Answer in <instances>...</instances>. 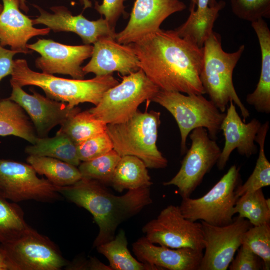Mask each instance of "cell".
<instances>
[{
    "mask_svg": "<svg viewBox=\"0 0 270 270\" xmlns=\"http://www.w3.org/2000/svg\"><path fill=\"white\" fill-rule=\"evenodd\" d=\"M0 270H16L7 253L0 244Z\"/></svg>",
    "mask_w": 270,
    "mask_h": 270,
    "instance_id": "obj_41",
    "label": "cell"
},
{
    "mask_svg": "<svg viewBox=\"0 0 270 270\" xmlns=\"http://www.w3.org/2000/svg\"><path fill=\"white\" fill-rule=\"evenodd\" d=\"M160 90L140 69L123 76L122 82L107 90L88 111L106 124H120L132 117L144 102H151Z\"/></svg>",
    "mask_w": 270,
    "mask_h": 270,
    "instance_id": "obj_7",
    "label": "cell"
},
{
    "mask_svg": "<svg viewBox=\"0 0 270 270\" xmlns=\"http://www.w3.org/2000/svg\"><path fill=\"white\" fill-rule=\"evenodd\" d=\"M18 52L9 50L0 45V82L5 77L12 75L14 68L13 58Z\"/></svg>",
    "mask_w": 270,
    "mask_h": 270,
    "instance_id": "obj_39",
    "label": "cell"
},
{
    "mask_svg": "<svg viewBox=\"0 0 270 270\" xmlns=\"http://www.w3.org/2000/svg\"><path fill=\"white\" fill-rule=\"evenodd\" d=\"M148 78L160 90L204 94L200 80L204 50L174 30L159 29L129 44Z\"/></svg>",
    "mask_w": 270,
    "mask_h": 270,
    "instance_id": "obj_1",
    "label": "cell"
},
{
    "mask_svg": "<svg viewBox=\"0 0 270 270\" xmlns=\"http://www.w3.org/2000/svg\"><path fill=\"white\" fill-rule=\"evenodd\" d=\"M210 0H198L197 6L198 8L196 9L198 10H206L208 6Z\"/></svg>",
    "mask_w": 270,
    "mask_h": 270,
    "instance_id": "obj_42",
    "label": "cell"
},
{
    "mask_svg": "<svg viewBox=\"0 0 270 270\" xmlns=\"http://www.w3.org/2000/svg\"><path fill=\"white\" fill-rule=\"evenodd\" d=\"M204 254L198 270H226L242 246V236L252 226L246 219L237 216L224 226L201 221Z\"/></svg>",
    "mask_w": 270,
    "mask_h": 270,
    "instance_id": "obj_13",
    "label": "cell"
},
{
    "mask_svg": "<svg viewBox=\"0 0 270 270\" xmlns=\"http://www.w3.org/2000/svg\"><path fill=\"white\" fill-rule=\"evenodd\" d=\"M186 8L180 0H136L128 24L116 33L115 40L125 45L134 43L160 29L170 16Z\"/></svg>",
    "mask_w": 270,
    "mask_h": 270,
    "instance_id": "obj_15",
    "label": "cell"
},
{
    "mask_svg": "<svg viewBox=\"0 0 270 270\" xmlns=\"http://www.w3.org/2000/svg\"><path fill=\"white\" fill-rule=\"evenodd\" d=\"M228 268L230 270H264L262 260L255 254L248 246L242 244L238 250Z\"/></svg>",
    "mask_w": 270,
    "mask_h": 270,
    "instance_id": "obj_37",
    "label": "cell"
},
{
    "mask_svg": "<svg viewBox=\"0 0 270 270\" xmlns=\"http://www.w3.org/2000/svg\"><path fill=\"white\" fill-rule=\"evenodd\" d=\"M126 233L121 230L114 238L96 248L108 260L112 270H160L157 267L136 260L128 248Z\"/></svg>",
    "mask_w": 270,
    "mask_h": 270,
    "instance_id": "obj_28",
    "label": "cell"
},
{
    "mask_svg": "<svg viewBox=\"0 0 270 270\" xmlns=\"http://www.w3.org/2000/svg\"><path fill=\"white\" fill-rule=\"evenodd\" d=\"M204 60L200 80L206 94L222 112H225L232 101L240 110L244 122L250 114L241 101L233 83V72L242 55L245 46H241L234 52H224L222 38L213 32L203 46Z\"/></svg>",
    "mask_w": 270,
    "mask_h": 270,
    "instance_id": "obj_4",
    "label": "cell"
},
{
    "mask_svg": "<svg viewBox=\"0 0 270 270\" xmlns=\"http://www.w3.org/2000/svg\"><path fill=\"white\" fill-rule=\"evenodd\" d=\"M27 48L40 54L36 66L43 73L69 75L74 79L84 80L86 75L81 66L91 58L94 46H68L51 40L38 39L34 44H28Z\"/></svg>",
    "mask_w": 270,
    "mask_h": 270,
    "instance_id": "obj_14",
    "label": "cell"
},
{
    "mask_svg": "<svg viewBox=\"0 0 270 270\" xmlns=\"http://www.w3.org/2000/svg\"><path fill=\"white\" fill-rule=\"evenodd\" d=\"M27 162L40 176H44L54 186L62 188L74 184L82 178L77 166L46 156H29Z\"/></svg>",
    "mask_w": 270,
    "mask_h": 270,
    "instance_id": "obj_26",
    "label": "cell"
},
{
    "mask_svg": "<svg viewBox=\"0 0 270 270\" xmlns=\"http://www.w3.org/2000/svg\"><path fill=\"white\" fill-rule=\"evenodd\" d=\"M38 10L40 16L32 20L33 25L44 24L55 32H72L82 38L84 44L95 43L100 38L110 36L115 39L116 30L112 28L105 18L96 21L89 20L82 14L74 16L64 6L50 8L52 14L40 7L34 5Z\"/></svg>",
    "mask_w": 270,
    "mask_h": 270,
    "instance_id": "obj_17",
    "label": "cell"
},
{
    "mask_svg": "<svg viewBox=\"0 0 270 270\" xmlns=\"http://www.w3.org/2000/svg\"><path fill=\"white\" fill-rule=\"evenodd\" d=\"M151 102L165 108L176 120L180 133L182 155L187 151L188 136L196 128H205L210 137L216 140L226 116L203 94L184 95L160 90Z\"/></svg>",
    "mask_w": 270,
    "mask_h": 270,
    "instance_id": "obj_6",
    "label": "cell"
},
{
    "mask_svg": "<svg viewBox=\"0 0 270 270\" xmlns=\"http://www.w3.org/2000/svg\"><path fill=\"white\" fill-rule=\"evenodd\" d=\"M1 246L16 270H60L68 264L54 242L32 228Z\"/></svg>",
    "mask_w": 270,
    "mask_h": 270,
    "instance_id": "obj_12",
    "label": "cell"
},
{
    "mask_svg": "<svg viewBox=\"0 0 270 270\" xmlns=\"http://www.w3.org/2000/svg\"><path fill=\"white\" fill-rule=\"evenodd\" d=\"M128 0H103L100 4L97 2L94 8L108 22L111 27L116 30V23L122 16L126 15L124 3Z\"/></svg>",
    "mask_w": 270,
    "mask_h": 270,
    "instance_id": "obj_38",
    "label": "cell"
},
{
    "mask_svg": "<svg viewBox=\"0 0 270 270\" xmlns=\"http://www.w3.org/2000/svg\"><path fill=\"white\" fill-rule=\"evenodd\" d=\"M148 168L139 158L124 156L115 169L111 184L117 192L150 188L152 184Z\"/></svg>",
    "mask_w": 270,
    "mask_h": 270,
    "instance_id": "obj_25",
    "label": "cell"
},
{
    "mask_svg": "<svg viewBox=\"0 0 270 270\" xmlns=\"http://www.w3.org/2000/svg\"><path fill=\"white\" fill-rule=\"evenodd\" d=\"M106 124L86 110L72 116L58 132L66 134L76 145L106 132Z\"/></svg>",
    "mask_w": 270,
    "mask_h": 270,
    "instance_id": "obj_31",
    "label": "cell"
},
{
    "mask_svg": "<svg viewBox=\"0 0 270 270\" xmlns=\"http://www.w3.org/2000/svg\"><path fill=\"white\" fill-rule=\"evenodd\" d=\"M58 192L93 216L99 228L94 248L112 240L119 225L152 202L150 188L128 190L116 196L100 182L84 178L73 185L60 188Z\"/></svg>",
    "mask_w": 270,
    "mask_h": 270,
    "instance_id": "obj_2",
    "label": "cell"
},
{
    "mask_svg": "<svg viewBox=\"0 0 270 270\" xmlns=\"http://www.w3.org/2000/svg\"><path fill=\"white\" fill-rule=\"evenodd\" d=\"M217 3L216 0H210L209 1V6H213Z\"/></svg>",
    "mask_w": 270,
    "mask_h": 270,
    "instance_id": "obj_45",
    "label": "cell"
},
{
    "mask_svg": "<svg viewBox=\"0 0 270 270\" xmlns=\"http://www.w3.org/2000/svg\"><path fill=\"white\" fill-rule=\"evenodd\" d=\"M92 0H79L80 4L83 6L84 10L92 8Z\"/></svg>",
    "mask_w": 270,
    "mask_h": 270,
    "instance_id": "obj_43",
    "label": "cell"
},
{
    "mask_svg": "<svg viewBox=\"0 0 270 270\" xmlns=\"http://www.w3.org/2000/svg\"><path fill=\"white\" fill-rule=\"evenodd\" d=\"M15 136L32 144L38 136L34 126L24 109L8 98L0 101V136Z\"/></svg>",
    "mask_w": 270,
    "mask_h": 270,
    "instance_id": "obj_24",
    "label": "cell"
},
{
    "mask_svg": "<svg viewBox=\"0 0 270 270\" xmlns=\"http://www.w3.org/2000/svg\"><path fill=\"white\" fill-rule=\"evenodd\" d=\"M121 156L112 150L106 154L80 163L78 168L82 178L96 180L104 186L111 184L115 169Z\"/></svg>",
    "mask_w": 270,
    "mask_h": 270,
    "instance_id": "obj_33",
    "label": "cell"
},
{
    "mask_svg": "<svg viewBox=\"0 0 270 270\" xmlns=\"http://www.w3.org/2000/svg\"><path fill=\"white\" fill-rule=\"evenodd\" d=\"M234 213L248 220L252 226L270 224V199L265 198L262 189L246 193L238 198Z\"/></svg>",
    "mask_w": 270,
    "mask_h": 270,
    "instance_id": "obj_32",
    "label": "cell"
},
{
    "mask_svg": "<svg viewBox=\"0 0 270 270\" xmlns=\"http://www.w3.org/2000/svg\"><path fill=\"white\" fill-rule=\"evenodd\" d=\"M189 136L191 146L186 152L180 170L163 184L176 186L182 198H190L201 184L205 176L217 164L222 152L205 128H196Z\"/></svg>",
    "mask_w": 270,
    "mask_h": 270,
    "instance_id": "obj_9",
    "label": "cell"
},
{
    "mask_svg": "<svg viewBox=\"0 0 270 270\" xmlns=\"http://www.w3.org/2000/svg\"><path fill=\"white\" fill-rule=\"evenodd\" d=\"M142 232L154 244L174 249L204 250L202 224L184 218L178 206L164 209L156 218L144 226Z\"/></svg>",
    "mask_w": 270,
    "mask_h": 270,
    "instance_id": "obj_10",
    "label": "cell"
},
{
    "mask_svg": "<svg viewBox=\"0 0 270 270\" xmlns=\"http://www.w3.org/2000/svg\"><path fill=\"white\" fill-rule=\"evenodd\" d=\"M222 121L220 131L223 132L225 144L217 162L219 170H223L232 153L236 149L238 154L249 158L257 153L256 138L262 126V123L254 118L246 124L240 118L234 102L230 101Z\"/></svg>",
    "mask_w": 270,
    "mask_h": 270,
    "instance_id": "obj_19",
    "label": "cell"
},
{
    "mask_svg": "<svg viewBox=\"0 0 270 270\" xmlns=\"http://www.w3.org/2000/svg\"><path fill=\"white\" fill-rule=\"evenodd\" d=\"M240 184V168L234 165L203 196L183 198L180 210L184 218L192 222L200 220L216 226L228 224L234 220V208L238 198L236 192Z\"/></svg>",
    "mask_w": 270,
    "mask_h": 270,
    "instance_id": "obj_8",
    "label": "cell"
},
{
    "mask_svg": "<svg viewBox=\"0 0 270 270\" xmlns=\"http://www.w3.org/2000/svg\"><path fill=\"white\" fill-rule=\"evenodd\" d=\"M25 152L29 156L56 158L77 167L82 162L76 145L68 136L59 132L52 138H38L34 144L26 148Z\"/></svg>",
    "mask_w": 270,
    "mask_h": 270,
    "instance_id": "obj_27",
    "label": "cell"
},
{
    "mask_svg": "<svg viewBox=\"0 0 270 270\" xmlns=\"http://www.w3.org/2000/svg\"><path fill=\"white\" fill-rule=\"evenodd\" d=\"M192 2V4L196 6L198 4V0H190Z\"/></svg>",
    "mask_w": 270,
    "mask_h": 270,
    "instance_id": "obj_46",
    "label": "cell"
},
{
    "mask_svg": "<svg viewBox=\"0 0 270 270\" xmlns=\"http://www.w3.org/2000/svg\"><path fill=\"white\" fill-rule=\"evenodd\" d=\"M30 228L21 208L0 194V244L16 240Z\"/></svg>",
    "mask_w": 270,
    "mask_h": 270,
    "instance_id": "obj_30",
    "label": "cell"
},
{
    "mask_svg": "<svg viewBox=\"0 0 270 270\" xmlns=\"http://www.w3.org/2000/svg\"><path fill=\"white\" fill-rule=\"evenodd\" d=\"M160 116L159 112H142L138 110L124 122L107 124L106 132L114 150L120 156H132L139 158L148 168H166L168 160L156 146Z\"/></svg>",
    "mask_w": 270,
    "mask_h": 270,
    "instance_id": "obj_5",
    "label": "cell"
},
{
    "mask_svg": "<svg viewBox=\"0 0 270 270\" xmlns=\"http://www.w3.org/2000/svg\"><path fill=\"white\" fill-rule=\"evenodd\" d=\"M258 36L262 54L261 72L254 92L248 94L246 102L258 112L270 113V30L264 18L252 22Z\"/></svg>",
    "mask_w": 270,
    "mask_h": 270,
    "instance_id": "obj_22",
    "label": "cell"
},
{
    "mask_svg": "<svg viewBox=\"0 0 270 270\" xmlns=\"http://www.w3.org/2000/svg\"><path fill=\"white\" fill-rule=\"evenodd\" d=\"M132 250L138 261L160 270H198L204 254L190 248L156 246L146 237L135 242Z\"/></svg>",
    "mask_w": 270,
    "mask_h": 270,
    "instance_id": "obj_21",
    "label": "cell"
},
{
    "mask_svg": "<svg viewBox=\"0 0 270 270\" xmlns=\"http://www.w3.org/2000/svg\"><path fill=\"white\" fill-rule=\"evenodd\" d=\"M94 45L92 58L82 68L85 75L93 73L100 76L117 72L126 76L140 70V62L129 44H120L112 37L104 36Z\"/></svg>",
    "mask_w": 270,
    "mask_h": 270,
    "instance_id": "obj_18",
    "label": "cell"
},
{
    "mask_svg": "<svg viewBox=\"0 0 270 270\" xmlns=\"http://www.w3.org/2000/svg\"></svg>",
    "mask_w": 270,
    "mask_h": 270,
    "instance_id": "obj_48",
    "label": "cell"
},
{
    "mask_svg": "<svg viewBox=\"0 0 270 270\" xmlns=\"http://www.w3.org/2000/svg\"><path fill=\"white\" fill-rule=\"evenodd\" d=\"M76 148L82 162L94 159L114 150L112 141L106 130L76 144Z\"/></svg>",
    "mask_w": 270,
    "mask_h": 270,
    "instance_id": "obj_36",
    "label": "cell"
},
{
    "mask_svg": "<svg viewBox=\"0 0 270 270\" xmlns=\"http://www.w3.org/2000/svg\"><path fill=\"white\" fill-rule=\"evenodd\" d=\"M269 128V122L262 124L256 136V142L260 146L258 157L252 174L244 184H240L236 190V196L238 198L246 193L262 189L270 185V163L266 158L264 150L265 142Z\"/></svg>",
    "mask_w": 270,
    "mask_h": 270,
    "instance_id": "obj_29",
    "label": "cell"
},
{
    "mask_svg": "<svg viewBox=\"0 0 270 270\" xmlns=\"http://www.w3.org/2000/svg\"><path fill=\"white\" fill-rule=\"evenodd\" d=\"M226 6L220 0L213 6H208L204 10H195L196 6L191 4L190 15L187 20L174 30L181 38L188 39L200 48L213 32V28L219 12Z\"/></svg>",
    "mask_w": 270,
    "mask_h": 270,
    "instance_id": "obj_23",
    "label": "cell"
},
{
    "mask_svg": "<svg viewBox=\"0 0 270 270\" xmlns=\"http://www.w3.org/2000/svg\"><path fill=\"white\" fill-rule=\"evenodd\" d=\"M10 84L21 88L36 86L42 88L46 97L68 104L71 108L80 104L91 103L95 106L100 102L104 94L120 82L112 75L88 80L66 79L33 71L26 60H14Z\"/></svg>",
    "mask_w": 270,
    "mask_h": 270,
    "instance_id": "obj_3",
    "label": "cell"
},
{
    "mask_svg": "<svg viewBox=\"0 0 270 270\" xmlns=\"http://www.w3.org/2000/svg\"><path fill=\"white\" fill-rule=\"evenodd\" d=\"M67 270H112L110 266L105 265L96 258L89 260L78 259L66 266Z\"/></svg>",
    "mask_w": 270,
    "mask_h": 270,
    "instance_id": "obj_40",
    "label": "cell"
},
{
    "mask_svg": "<svg viewBox=\"0 0 270 270\" xmlns=\"http://www.w3.org/2000/svg\"><path fill=\"white\" fill-rule=\"evenodd\" d=\"M242 244L248 246L263 261L264 270L270 268V224L252 226L244 234Z\"/></svg>",
    "mask_w": 270,
    "mask_h": 270,
    "instance_id": "obj_34",
    "label": "cell"
},
{
    "mask_svg": "<svg viewBox=\"0 0 270 270\" xmlns=\"http://www.w3.org/2000/svg\"><path fill=\"white\" fill-rule=\"evenodd\" d=\"M233 13L251 22L270 18V0H230Z\"/></svg>",
    "mask_w": 270,
    "mask_h": 270,
    "instance_id": "obj_35",
    "label": "cell"
},
{
    "mask_svg": "<svg viewBox=\"0 0 270 270\" xmlns=\"http://www.w3.org/2000/svg\"><path fill=\"white\" fill-rule=\"evenodd\" d=\"M3 10L0 14V45L10 46L20 54H30L28 42L33 37L49 34L47 28L38 29L33 26L32 20L20 10V0H2Z\"/></svg>",
    "mask_w": 270,
    "mask_h": 270,
    "instance_id": "obj_20",
    "label": "cell"
},
{
    "mask_svg": "<svg viewBox=\"0 0 270 270\" xmlns=\"http://www.w3.org/2000/svg\"><path fill=\"white\" fill-rule=\"evenodd\" d=\"M2 10H3V5L0 4V14L2 12Z\"/></svg>",
    "mask_w": 270,
    "mask_h": 270,
    "instance_id": "obj_47",
    "label": "cell"
},
{
    "mask_svg": "<svg viewBox=\"0 0 270 270\" xmlns=\"http://www.w3.org/2000/svg\"><path fill=\"white\" fill-rule=\"evenodd\" d=\"M20 8L22 9L23 11H24L26 12H28L29 10L28 8V7L26 4V0H20Z\"/></svg>",
    "mask_w": 270,
    "mask_h": 270,
    "instance_id": "obj_44",
    "label": "cell"
},
{
    "mask_svg": "<svg viewBox=\"0 0 270 270\" xmlns=\"http://www.w3.org/2000/svg\"><path fill=\"white\" fill-rule=\"evenodd\" d=\"M12 90L8 100L19 104L30 118L38 138L48 137L52 128L62 126L74 114L81 111L76 106L44 97L30 88L32 94L22 88L10 84Z\"/></svg>",
    "mask_w": 270,
    "mask_h": 270,
    "instance_id": "obj_16",
    "label": "cell"
},
{
    "mask_svg": "<svg viewBox=\"0 0 270 270\" xmlns=\"http://www.w3.org/2000/svg\"><path fill=\"white\" fill-rule=\"evenodd\" d=\"M37 174L28 164L0 158V194L14 202L58 200L60 188Z\"/></svg>",
    "mask_w": 270,
    "mask_h": 270,
    "instance_id": "obj_11",
    "label": "cell"
}]
</instances>
